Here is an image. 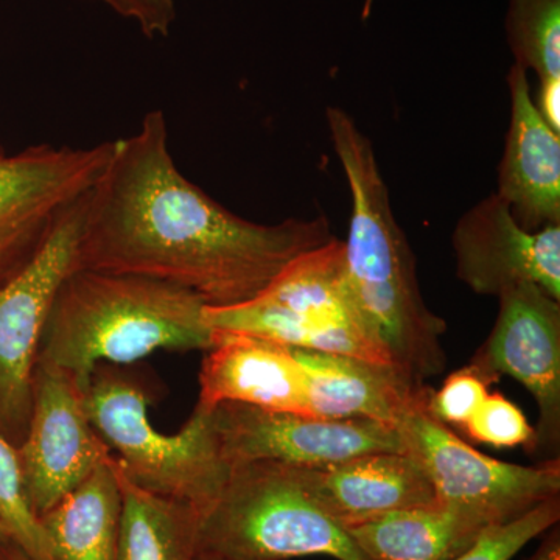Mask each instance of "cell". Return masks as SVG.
Listing matches in <instances>:
<instances>
[{"mask_svg": "<svg viewBox=\"0 0 560 560\" xmlns=\"http://www.w3.org/2000/svg\"><path fill=\"white\" fill-rule=\"evenodd\" d=\"M329 220L242 219L176 167L162 110H150L91 190L75 268L125 272L191 291L208 307L256 300L308 250L334 241Z\"/></svg>", "mask_w": 560, "mask_h": 560, "instance_id": "1", "label": "cell"}, {"mask_svg": "<svg viewBox=\"0 0 560 560\" xmlns=\"http://www.w3.org/2000/svg\"><path fill=\"white\" fill-rule=\"evenodd\" d=\"M326 116L352 197L345 254L353 301L390 366L427 385L447 366V324L423 301L415 254L394 217L370 138L346 110L327 108Z\"/></svg>", "mask_w": 560, "mask_h": 560, "instance_id": "2", "label": "cell"}, {"mask_svg": "<svg viewBox=\"0 0 560 560\" xmlns=\"http://www.w3.org/2000/svg\"><path fill=\"white\" fill-rule=\"evenodd\" d=\"M206 302L173 283L73 268L51 302L38 360L90 389L98 364H130L156 350H209Z\"/></svg>", "mask_w": 560, "mask_h": 560, "instance_id": "3", "label": "cell"}, {"mask_svg": "<svg viewBox=\"0 0 560 560\" xmlns=\"http://www.w3.org/2000/svg\"><path fill=\"white\" fill-rule=\"evenodd\" d=\"M198 512L202 560H371L313 501L289 464H234L219 493Z\"/></svg>", "mask_w": 560, "mask_h": 560, "instance_id": "4", "label": "cell"}, {"mask_svg": "<svg viewBox=\"0 0 560 560\" xmlns=\"http://www.w3.org/2000/svg\"><path fill=\"white\" fill-rule=\"evenodd\" d=\"M153 396L139 375L120 364H98L86 393L88 415L116 452L121 471L139 488L202 510L230 474L212 422L197 404L176 434L160 433L149 419Z\"/></svg>", "mask_w": 560, "mask_h": 560, "instance_id": "5", "label": "cell"}, {"mask_svg": "<svg viewBox=\"0 0 560 560\" xmlns=\"http://www.w3.org/2000/svg\"><path fill=\"white\" fill-rule=\"evenodd\" d=\"M113 142L88 149L27 147L0 156V289L27 270L70 206L90 194Z\"/></svg>", "mask_w": 560, "mask_h": 560, "instance_id": "6", "label": "cell"}, {"mask_svg": "<svg viewBox=\"0 0 560 560\" xmlns=\"http://www.w3.org/2000/svg\"><path fill=\"white\" fill-rule=\"evenodd\" d=\"M399 429L407 451L419 460L441 503L475 512L492 525H503L559 499L560 463L518 466L490 458L471 448L429 408L412 411Z\"/></svg>", "mask_w": 560, "mask_h": 560, "instance_id": "7", "label": "cell"}, {"mask_svg": "<svg viewBox=\"0 0 560 560\" xmlns=\"http://www.w3.org/2000/svg\"><path fill=\"white\" fill-rule=\"evenodd\" d=\"M90 194L66 210L31 267L0 289V434L16 448L31 422L40 335L55 294L75 268Z\"/></svg>", "mask_w": 560, "mask_h": 560, "instance_id": "8", "label": "cell"}, {"mask_svg": "<svg viewBox=\"0 0 560 560\" xmlns=\"http://www.w3.org/2000/svg\"><path fill=\"white\" fill-rule=\"evenodd\" d=\"M212 422L226 464L272 460L324 467L370 453H408L399 427L363 419H324L243 404L217 405Z\"/></svg>", "mask_w": 560, "mask_h": 560, "instance_id": "9", "label": "cell"}, {"mask_svg": "<svg viewBox=\"0 0 560 560\" xmlns=\"http://www.w3.org/2000/svg\"><path fill=\"white\" fill-rule=\"evenodd\" d=\"M18 456L25 495L38 518L116 458L91 423L86 390L68 371L36 361L31 422Z\"/></svg>", "mask_w": 560, "mask_h": 560, "instance_id": "10", "label": "cell"}, {"mask_svg": "<svg viewBox=\"0 0 560 560\" xmlns=\"http://www.w3.org/2000/svg\"><path fill=\"white\" fill-rule=\"evenodd\" d=\"M500 312L471 366L490 381L510 375L539 408L534 447L555 452L560 436V304L534 283H518L499 296Z\"/></svg>", "mask_w": 560, "mask_h": 560, "instance_id": "11", "label": "cell"}, {"mask_svg": "<svg viewBox=\"0 0 560 560\" xmlns=\"http://www.w3.org/2000/svg\"><path fill=\"white\" fill-rule=\"evenodd\" d=\"M456 276L474 293L499 298L534 283L560 301V224L523 230L499 195L467 210L452 235Z\"/></svg>", "mask_w": 560, "mask_h": 560, "instance_id": "12", "label": "cell"}, {"mask_svg": "<svg viewBox=\"0 0 560 560\" xmlns=\"http://www.w3.org/2000/svg\"><path fill=\"white\" fill-rule=\"evenodd\" d=\"M293 469L313 501L346 529L436 501L411 453H370L331 466Z\"/></svg>", "mask_w": 560, "mask_h": 560, "instance_id": "13", "label": "cell"}, {"mask_svg": "<svg viewBox=\"0 0 560 560\" xmlns=\"http://www.w3.org/2000/svg\"><path fill=\"white\" fill-rule=\"evenodd\" d=\"M511 124L499 168L497 195L523 230L560 224V135L548 127L530 97L528 70L508 72Z\"/></svg>", "mask_w": 560, "mask_h": 560, "instance_id": "14", "label": "cell"}, {"mask_svg": "<svg viewBox=\"0 0 560 560\" xmlns=\"http://www.w3.org/2000/svg\"><path fill=\"white\" fill-rule=\"evenodd\" d=\"M294 350L304 371L308 412L324 419H363L399 427L429 408L433 390L390 364L340 353Z\"/></svg>", "mask_w": 560, "mask_h": 560, "instance_id": "15", "label": "cell"}, {"mask_svg": "<svg viewBox=\"0 0 560 560\" xmlns=\"http://www.w3.org/2000/svg\"><path fill=\"white\" fill-rule=\"evenodd\" d=\"M200 371L198 405H250L265 410L308 412L304 371L294 350L250 335L213 330Z\"/></svg>", "mask_w": 560, "mask_h": 560, "instance_id": "16", "label": "cell"}, {"mask_svg": "<svg viewBox=\"0 0 560 560\" xmlns=\"http://www.w3.org/2000/svg\"><path fill=\"white\" fill-rule=\"evenodd\" d=\"M259 296L282 305L337 342L341 355L390 364L372 340L353 301L340 238L291 261Z\"/></svg>", "mask_w": 560, "mask_h": 560, "instance_id": "17", "label": "cell"}, {"mask_svg": "<svg viewBox=\"0 0 560 560\" xmlns=\"http://www.w3.org/2000/svg\"><path fill=\"white\" fill-rule=\"evenodd\" d=\"M475 512L433 501L348 528L371 560H453L493 528Z\"/></svg>", "mask_w": 560, "mask_h": 560, "instance_id": "18", "label": "cell"}, {"mask_svg": "<svg viewBox=\"0 0 560 560\" xmlns=\"http://www.w3.org/2000/svg\"><path fill=\"white\" fill-rule=\"evenodd\" d=\"M120 518L119 463L113 458L40 515L50 560H117Z\"/></svg>", "mask_w": 560, "mask_h": 560, "instance_id": "19", "label": "cell"}, {"mask_svg": "<svg viewBox=\"0 0 560 560\" xmlns=\"http://www.w3.org/2000/svg\"><path fill=\"white\" fill-rule=\"evenodd\" d=\"M119 478L117 560H201L197 508L139 488L125 477L120 466Z\"/></svg>", "mask_w": 560, "mask_h": 560, "instance_id": "20", "label": "cell"}, {"mask_svg": "<svg viewBox=\"0 0 560 560\" xmlns=\"http://www.w3.org/2000/svg\"><path fill=\"white\" fill-rule=\"evenodd\" d=\"M506 35L515 65L539 81L560 77V0H510Z\"/></svg>", "mask_w": 560, "mask_h": 560, "instance_id": "21", "label": "cell"}, {"mask_svg": "<svg viewBox=\"0 0 560 560\" xmlns=\"http://www.w3.org/2000/svg\"><path fill=\"white\" fill-rule=\"evenodd\" d=\"M0 525L32 560H50L49 544L25 495L18 448L0 434Z\"/></svg>", "mask_w": 560, "mask_h": 560, "instance_id": "22", "label": "cell"}, {"mask_svg": "<svg viewBox=\"0 0 560 560\" xmlns=\"http://www.w3.org/2000/svg\"><path fill=\"white\" fill-rule=\"evenodd\" d=\"M559 518V499L544 501L521 517L486 530L474 547L453 560H512L530 541L558 526Z\"/></svg>", "mask_w": 560, "mask_h": 560, "instance_id": "23", "label": "cell"}, {"mask_svg": "<svg viewBox=\"0 0 560 560\" xmlns=\"http://www.w3.org/2000/svg\"><path fill=\"white\" fill-rule=\"evenodd\" d=\"M470 440L493 447H534L536 430L521 408L499 393L489 394L464 427Z\"/></svg>", "mask_w": 560, "mask_h": 560, "instance_id": "24", "label": "cell"}, {"mask_svg": "<svg viewBox=\"0 0 560 560\" xmlns=\"http://www.w3.org/2000/svg\"><path fill=\"white\" fill-rule=\"evenodd\" d=\"M489 377L477 368L469 366L453 372L440 389L430 396L429 411L444 425L466 427L475 411L489 396Z\"/></svg>", "mask_w": 560, "mask_h": 560, "instance_id": "25", "label": "cell"}, {"mask_svg": "<svg viewBox=\"0 0 560 560\" xmlns=\"http://www.w3.org/2000/svg\"><path fill=\"white\" fill-rule=\"evenodd\" d=\"M108 5L127 20L135 21L147 38L168 36L176 21L175 0H92Z\"/></svg>", "mask_w": 560, "mask_h": 560, "instance_id": "26", "label": "cell"}, {"mask_svg": "<svg viewBox=\"0 0 560 560\" xmlns=\"http://www.w3.org/2000/svg\"><path fill=\"white\" fill-rule=\"evenodd\" d=\"M534 105L548 127L560 135V77L540 81Z\"/></svg>", "mask_w": 560, "mask_h": 560, "instance_id": "27", "label": "cell"}, {"mask_svg": "<svg viewBox=\"0 0 560 560\" xmlns=\"http://www.w3.org/2000/svg\"><path fill=\"white\" fill-rule=\"evenodd\" d=\"M544 544L537 548V551L530 556L529 560H560V536L559 529L552 528L548 530Z\"/></svg>", "mask_w": 560, "mask_h": 560, "instance_id": "28", "label": "cell"}, {"mask_svg": "<svg viewBox=\"0 0 560 560\" xmlns=\"http://www.w3.org/2000/svg\"><path fill=\"white\" fill-rule=\"evenodd\" d=\"M0 558H2V560H32L10 539L0 545Z\"/></svg>", "mask_w": 560, "mask_h": 560, "instance_id": "29", "label": "cell"}, {"mask_svg": "<svg viewBox=\"0 0 560 560\" xmlns=\"http://www.w3.org/2000/svg\"><path fill=\"white\" fill-rule=\"evenodd\" d=\"M9 539H10L9 533H7L5 528H3L2 525H0V545H2L3 541L9 540ZM0 560H2V558H0Z\"/></svg>", "mask_w": 560, "mask_h": 560, "instance_id": "30", "label": "cell"}, {"mask_svg": "<svg viewBox=\"0 0 560 560\" xmlns=\"http://www.w3.org/2000/svg\"><path fill=\"white\" fill-rule=\"evenodd\" d=\"M2 154H5V150H3L2 147H0V156H2Z\"/></svg>", "mask_w": 560, "mask_h": 560, "instance_id": "31", "label": "cell"}, {"mask_svg": "<svg viewBox=\"0 0 560 560\" xmlns=\"http://www.w3.org/2000/svg\"><path fill=\"white\" fill-rule=\"evenodd\" d=\"M202 560V559H201Z\"/></svg>", "mask_w": 560, "mask_h": 560, "instance_id": "32", "label": "cell"}]
</instances>
